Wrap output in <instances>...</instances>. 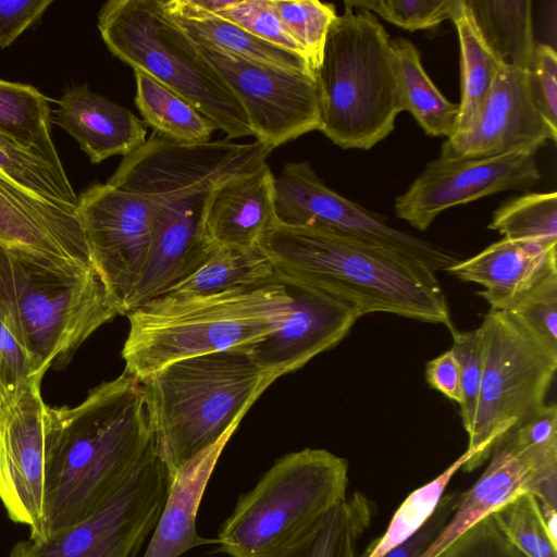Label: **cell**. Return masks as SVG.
<instances>
[{
	"mask_svg": "<svg viewBox=\"0 0 557 557\" xmlns=\"http://www.w3.org/2000/svg\"><path fill=\"white\" fill-rule=\"evenodd\" d=\"M69 133L92 163L128 156L146 143V124L131 110L85 85L69 87L52 122Z\"/></svg>",
	"mask_w": 557,
	"mask_h": 557,
	"instance_id": "cell-22",
	"label": "cell"
},
{
	"mask_svg": "<svg viewBox=\"0 0 557 557\" xmlns=\"http://www.w3.org/2000/svg\"><path fill=\"white\" fill-rule=\"evenodd\" d=\"M45 373L0 320V404L13 397L29 380Z\"/></svg>",
	"mask_w": 557,
	"mask_h": 557,
	"instance_id": "cell-43",
	"label": "cell"
},
{
	"mask_svg": "<svg viewBox=\"0 0 557 557\" xmlns=\"http://www.w3.org/2000/svg\"><path fill=\"white\" fill-rule=\"evenodd\" d=\"M121 314L94 267H65L0 245V320L40 370L64 368Z\"/></svg>",
	"mask_w": 557,
	"mask_h": 557,
	"instance_id": "cell-5",
	"label": "cell"
},
{
	"mask_svg": "<svg viewBox=\"0 0 557 557\" xmlns=\"http://www.w3.org/2000/svg\"><path fill=\"white\" fill-rule=\"evenodd\" d=\"M275 277L290 296L289 311L272 334L247 351L273 381L335 347L361 318L354 307L325 292Z\"/></svg>",
	"mask_w": 557,
	"mask_h": 557,
	"instance_id": "cell-18",
	"label": "cell"
},
{
	"mask_svg": "<svg viewBox=\"0 0 557 557\" xmlns=\"http://www.w3.org/2000/svg\"><path fill=\"white\" fill-rule=\"evenodd\" d=\"M190 40L240 103L256 140L275 149L320 129L318 89L312 74L257 63Z\"/></svg>",
	"mask_w": 557,
	"mask_h": 557,
	"instance_id": "cell-12",
	"label": "cell"
},
{
	"mask_svg": "<svg viewBox=\"0 0 557 557\" xmlns=\"http://www.w3.org/2000/svg\"><path fill=\"white\" fill-rule=\"evenodd\" d=\"M474 456L475 450L467 449L438 476L413 491L398 507L385 533L360 557H383L412 536L432 516L454 474Z\"/></svg>",
	"mask_w": 557,
	"mask_h": 557,
	"instance_id": "cell-34",
	"label": "cell"
},
{
	"mask_svg": "<svg viewBox=\"0 0 557 557\" xmlns=\"http://www.w3.org/2000/svg\"><path fill=\"white\" fill-rule=\"evenodd\" d=\"M401 112L411 113L423 132L449 138L457 131L458 103L449 101L431 81L419 50L406 38L391 39Z\"/></svg>",
	"mask_w": 557,
	"mask_h": 557,
	"instance_id": "cell-25",
	"label": "cell"
},
{
	"mask_svg": "<svg viewBox=\"0 0 557 557\" xmlns=\"http://www.w3.org/2000/svg\"><path fill=\"white\" fill-rule=\"evenodd\" d=\"M190 2L206 12L216 13L228 7L233 0H190Z\"/></svg>",
	"mask_w": 557,
	"mask_h": 557,
	"instance_id": "cell-48",
	"label": "cell"
},
{
	"mask_svg": "<svg viewBox=\"0 0 557 557\" xmlns=\"http://www.w3.org/2000/svg\"><path fill=\"white\" fill-rule=\"evenodd\" d=\"M273 382L242 350L175 361L143 381L156 449L171 475L212 450H223Z\"/></svg>",
	"mask_w": 557,
	"mask_h": 557,
	"instance_id": "cell-4",
	"label": "cell"
},
{
	"mask_svg": "<svg viewBox=\"0 0 557 557\" xmlns=\"http://www.w3.org/2000/svg\"><path fill=\"white\" fill-rule=\"evenodd\" d=\"M161 2L165 14L193 40L257 63L314 76L301 55L264 41L225 18L201 10L190 0Z\"/></svg>",
	"mask_w": 557,
	"mask_h": 557,
	"instance_id": "cell-24",
	"label": "cell"
},
{
	"mask_svg": "<svg viewBox=\"0 0 557 557\" xmlns=\"http://www.w3.org/2000/svg\"><path fill=\"white\" fill-rule=\"evenodd\" d=\"M0 245L59 265L94 267L76 209L39 197L1 174Z\"/></svg>",
	"mask_w": 557,
	"mask_h": 557,
	"instance_id": "cell-19",
	"label": "cell"
},
{
	"mask_svg": "<svg viewBox=\"0 0 557 557\" xmlns=\"http://www.w3.org/2000/svg\"><path fill=\"white\" fill-rule=\"evenodd\" d=\"M535 150H518L490 158L440 157L426 163L394 202L396 215L426 231L447 209L505 190H523L541 181Z\"/></svg>",
	"mask_w": 557,
	"mask_h": 557,
	"instance_id": "cell-14",
	"label": "cell"
},
{
	"mask_svg": "<svg viewBox=\"0 0 557 557\" xmlns=\"http://www.w3.org/2000/svg\"><path fill=\"white\" fill-rule=\"evenodd\" d=\"M289 304L290 296L276 277L211 294H162L126 313L124 371L143 382L183 359L247 352L278 327Z\"/></svg>",
	"mask_w": 557,
	"mask_h": 557,
	"instance_id": "cell-3",
	"label": "cell"
},
{
	"mask_svg": "<svg viewBox=\"0 0 557 557\" xmlns=\"http://www.w3.org/2000/svg\"><path fill=\"white\" fill-rule=\"evenodd\" d=\"M320 129L343 149L369 150L401 112L391 38L377 17L344 1L314 73Z\"/></svg>",
	"mask_w": 557,
	"mask_h": 557,
	"instance_id": "cell-6",
	"label": "cell"
},
{
	"mask_svg": "<svg viewBox=\"0 0 557 557\" xmlns=\"http://www.w3.org/2000/svg\"><path fill=\"white\" fill-rule=\"evenodd\" d=\"M110 52L177 94L226 139L253 136L240 103L187 35L165 14L161 0H110L98 12Z\"/></svg>",
	"mask_w": 557,
	"mask_h": 557,
	"instance_id": "cell-8",
	"label": "cell"
},
{
	"mask_svg": "<svg viewBox=\"0 0 557 557\" xmlns=\"http://www.w3.org/2000/svg\"><path fill=\"white\" fill-rule=\"evenodd\" d=\"M274 174L268 163L216 185L209 197L205 232L212 247L255 248L276 221Z\"/></svg>",
	"mask_w": 557,
	"mask_h": 557,
	"instance_id": "cell-21",
	"label": "cell"
},
{
	"mask_svg": "<svg viewBox=\"0 0 557 557\" xmlns=\"http://www.w3.org/2000/svg\"><path fill=\"white\" fill-rule=\"evenodd\" d=\"M49 99L28 84L0 79V135L65 172L51 136Z\"/></svg>",
	"mask_w": 557,
	"mask_h": 557,
	"instance_id": "cell-27",
	"label": "cell"
},
{
	"mask_svg": "<svg viewBox=\"0 0 557 557\" xmlns=\"http://www.w3.org/2000/svg\"><path fill=\"white\" fill-rule=\"evenodd\" d=\"M505 238L557 245V193H529L507 198L487 226Z\"/></svg>",
	"mask_w": 557,
	"mask_h": 557,
	"instance_id": "cell-32",
	"label": "cell"
},
{
	"mask_svg": "<svg viewBox=\"0 0 557 557\" xmlns=\"http://www.w3.org/2000/svg\"><path fill=\"white\" fill-rule=\"evenodd\" d=\"M274 278V267L258 247H212L202 263L190 275L163 294H211L262 284Z\"/></svg>",
	"mask_w": 557,
	"mask_h": 557,
	"instance_id": "cell-30",
	"label": "cell"
},
{
	"mask_svg": "<svg viewBox=\"0 0 557 557\" xmlns=\"http://www.w3.org/2000/svg\"><path fill=\"white\" fill-rule=\"evenodd\" d=\"M221 453L212 450L172 475L165 506L144 557H180L194 547L218 543L197 533L196 520Z\"/></svg>",
	"mask_w": 557,
	"mask_h": 557,
	"instance_id": "cell-23",
	"label": "cell"
},
{
	"mask_svg": "<svg viewBox=\"0 0 557 557\" xmlns=\"http://www.w3.org/2000/svg\"><path fill=\"white\" fill-rule=\"evenodd\" d=\"M506 311L540 343L557 352V273L529 289Z\"/></svg>",
	"mask_w": 557,
	"mask_h": 557,
	"instance_id": "cell-37",
	"label": "cell"
},
{
	"mask_svg": "<svg viewBox=\"0 0 557 557\" xmlns=\"http://www.w3.org/2000/svg\"><path fill=\"white\" fill-rule=\"evenodd\" d=\"M52 3L53 0L0 1V48L11 46Z\"/></svg>",
	"mask_w": 557,
	"mask_h": 557,
	"instance_id": "cell-44",
	"label": "cell"
},
{
	"mask_svg": "<svg viewBox=\"0 0 557 557\" xmlns=\"http://www.w3.org/2000/svg\"><path fill=\"white\" fill-rule=\"evenodd\" d=\"M212 14L240 26L264 41L306 59L302 48L278 17L271 0H233L228 7Z\"/></svg>",
	"mask_w": 557,
	"mask_h": 557,
	"instance_id": "cell-39",
	"label": "cell"
},
{
	"mask_svg": "<svg viewBox=\"0 0 557 557\" xmlns=\"http://www.w3.org/2000/svg\"><path fill=\"white\" fill-rule=\"evenodd\" d=\"M451 335L450 350L457 358L461 372L460 416L463 428L469 434L474 424L483 379V346L476 329L465 332L456 331Z\"/></svg>",
	"mask_w": 557,
	"mask_h": 557,
	"instance_id": "cell-40",
	"label": "cell"
},
{
	"mask_svg": "<svg viewBox=\"0 0 557 557\" xmlns=\"http://www.w3.org/2000/svg\"><path fill=\"white\" fill-rule=\"evenodd\" d=\"M528 79L537 110L549 126L557 131V54L552 46L535 45Z\"/></svg>",
	"mask_w": 557,
	"mask_h": 557,
	"instance_id": "cell-42",
	"label": "cell"
},
{
	"mask_svg": "<svg viewBox=\"0 0 557 557\" xmlns=\"http://www.w3.org/2000/svg\"><path fill=\"white\" fill-rule=\"evenodd\" d=\"M0 174L39 197L77 209L78 196L65 172L2 135Z\"/></svg>",
	"mask_w": 557,
	"mask_h": 557,
	"instance_id": "cell-33",
	"label": "cell"
},
{
	"mask_svg": "<svg viewBox=\"0 0 557 557\" xmlns=\"http://www.w3.org/2000/svg\"><path fill=\"white\" fill-rule=\"evenodd\" d=\"M348 461L321 448L289 453L243 494L218 534L231 557H275L347 495Z\"/></svg>",
	"mask_w": 557,
	"mask_h": 557,
	"instance_id": "cell-7",
	"label": "cell"
},
{
	"mask_svg": "<svg viewBox=\"0 0 557 557\" xmlns=\"http://www.w3.org/2000/svg\"><path fill=\"white\" fill-rule=\"evenodd\" d=\"M449 20L457 29L460 49V102L456 131L459 133L472 123L506 63L484 39L466 0H456Z\"/></svg>",
	"mask_w": 557,
	"mask_h": 557,
	"instance_id": "cell-26",
	"label": "cell"
},
{
	"mask_svg": "<svg viewBox=\"0 0 557 557\" xmlns=\"http://www.w3.org/2000/svg\"><path fill=\"white\" fill-rule=\"evenodd\" d=\"M539 500V499H537ZM539 506L541 509L543 522L546 529V532L553 542L557 546V508L550 505L541 503L539 500Z\"/></svg>",
	"mask_w": 557,
	"mask_h": 557,
	"instance_id": "cell-47",
	"label": "cell"
},
{
	"mask_svg": "<svg viewBox=\"0 0 557 557\" xmlns=\"http://www.w3.org/2000/svg\"><path fill=\"white\" fill-rule=\"evenodd\" d=\"M491 516L527 557H557V546L546 532L539 500L533 494L523 492L512 496Z\"/></svg>",
	"mask_w": 557,
	"mask_h": 557,
	"instance_id": "cell-35",
	"label": "cell"
},
{
	"mask_svg": "<svg viewBox=\"0 0 557 557\" xmlns=\"http://www.w3.org/2000/svg\"><path fill=\"white\" fill-rule=\"evenodd\" d=\"M171 480L154 445L99 511L47 539L20 541L8 557H137L161 517Z\"/></svg>",
	"mask_w": 557,
	"mask_h": 557,
	"instance_id": "cell-10",
	"label": "cell"
},
{
	"mask_svg": "<svg viewBox=\"0 0 557 557\" xmlns=\"http://www.w3.org/2000/svg\"><path fill=\"white\" fill-rule=\"evenodd\" d=\"M460 494L443 495L432 516L407 541L394 547L383 557H419L449 521Z\"/></svg>",
	"mask_w": 557,
	"mask_h": 557,
	"instance_id": "cell-45",
	"label": "cell"
},
{
	"mask_svg": "<svg viewBox=\"0 0 557 557\" xmlns=\"http://www.w3.org/2000/svg\"><path fill=\"white\" fill-rule=\"evenodd\" d=\"M276 220L293 226L324 227L370 242L447 271L461 259L454 251L395 228L382 215L330 188L307 161L288 162L274 176Z\"/></svg>",
	"mask_w": 557,
	"mask_h": 557,
	"instance_id": "cell-11",
	"label": "cell"
},
{
	"mask_svg": "<svg viewBox=\"0 0 557 557\" xmlns=\"http://www.w3.org/2000/svg\"><path fill=\"white\" fill-rule=\"evenodd\" d=\"M44 375L29 380L0 404V500L29 539H44L45 406Z\"/></svg>",
	"mask_w": 557,
	"mask_h": 557,
	"instance_id": "cell-15",
	"label": "cell"
},
{
	"mask_svg": "<svg viewBox=\"0 0 557 557\" xmlns=\"http://www.w3.org/2000/svg\"><path fill=\"white\" fill-rule=\"evenodd\" d=\"M556 139L557 131L533 101L528 69L505 64L472 123L443 143L441 156L469 159L537 151L547 140Z\"/></svg>",
	"mask_w": 557,
	"mask_h": 557,
	"instance_id": "cell-17",
	"label": "cell"
},
{
	"mask_svg": "<svg viewBox=\"0 0 557 557\" xmlns=\"http://www.w3.org/2000/svg\"><path fill=\"white\" fill-rule=\"evenodd\" d=\"M407 30L437 27L450 18L456 0H346Z\"/></svg>",
	"mask_w": 557,
	"mask_h": 557,
	"instance_id": "cell-38",
	"label": "cell"
},
{
	"mask_svg": "<svg viewBox=\"0 0 557 557\" xmlns=\"http://www.w3.org/2000/svg\"><path fill=\"white\" fill-rule=\"evenodd\" d=\"M488 46L506 63L529 69L535 40L529 0H466Z\"/></svg>",
	"mask_w": 557,
	"mask_h": 557,
	"instance_id": "cell-31",
	"label": "cell"
},
{
	"mask_svg": "<svg viewBox=\"0 0 557 557\" xmlns=\"http://www.w3.org/2000/svg\"><path fill=\"white\" fill-rule=\"evenodd\" d=\"M425 380L432 388L460 405L462 399L460 366L450 349L426 363Z\"/></svg>",
	"mask_w": 557,
	"mask_h": 557,
	"instance_id": "cell-46",
	"label": "cell"
},
{
	"mask_svg": "<svg viewBox=\"0 0 557 557\" xmlns=\"http://www.w3.org/2000/svg\"><path fill=\"white\" fill-rule=\"evenodd\" d=\"M44 539L104 507L154 440L143 383L125 371L74 407L45 406Z\"/></svg>",
	"mask_w": 557,
	"mask_h": 557,
	"instance_id": "cell-1",
	"label": "cell"
},
{
	"mask_svg": "<svg viewBox=\"0 0 557 557\" xmlns=\"http://www.w3.org/2000/svg\"><path fill=\"white\" fill-rule=\"evenodd\" d=\"M258 248L277 276L325 292L361 317L385 312L458 331L435 272L400 253L330 228L277 220Z\"/></svg>",
	"mask_w": 557,
	"mask_h": 557,
	"instance_id": "cell-2",
	"label": "cell"
},
{
	"mask_svg": "<svg viewBox=\"0 0 557 557\" xmlns=\"http://www.w3.org/2000/svg\"><path fill=\"white\" fill-rule=\"evenodd\" d=\"M76 213L92 265L126 314L149 256L154 203L108 182L95 183L78 197Z\"/></svg>",
	"mask_w": 557,
	"mask_h": 557,
	"instance_id": "cell-13",
	"label": "cell"
},
{
	"mask_svg": "<svg viewBox=\"0 0 557 557\" xmlns=\"http://www.w3.org/2000/svg\"><path fill=\"white\" fill-rule=\"evenodd\" d=\"M436 557H527L504 534L494 518L481 519Z\"/></svg>",
	"mask_w": 557,
	"mask_h": 557,
	"instance_id": "cell-41",
	"label": "cell"
},
{
	"mask_svg": "<svg viewBox=\"0 0 557 557\" xmlns=\"http://www.w3.org/2000/svg\"><path fill=\"white\" fill-rule=\"evenodd\" d=\"M484 371L476 416L468 434L475 456L462 470L481 466L496 441L545 404L557 370V352L527 331L508 311L490 309L476 329Z\"/></svg>",
	"mask_w": 557,
	"mask_h": 557,
	"instance_id": "cell-9",
	"label": "cell"
},
{
	"mask_svg": "<svg viewBox=\"0 0 557 557\" xmlns=\"http://www.w3.org/2000/svg\"><path fill=\"white\" fill-rule=\"evenodd\" d=\"M446 272L483 286L478 295L491 309L507 310L529 289L557 273V245L503 237Z\"/></svg>",
	"mask_w": 557,
	"mask_h": 557,
	"instance_id": "cell-20",
	"label": "cell"
},
{
	"mask_svg": "<svg viewBox=\"0 0 557 557\" xmlns=\"http://www.w3.org/2000/svg\"><path fill=\"white\" fill-rule=\"evenodd\" d=\"M374 506L361 492L346 495L299 541L275 557H359Z\"/></svg>",
	"mask_w": 557,
	"mask_h": 557,
	"instance_id": "cell-28",
	"label": "cell"
},
{
	"mask_svg": "<svg viewBox=\"0 0 557 557\" xmlns=\"http://www.w3.org/2000/svg\"><path fill=\"white\" fill-rule=\"evenodd\" d=\"M278 17L302 48L314 74L320 66L331 25L337 17L333 3L319 0H271Z\"/></svg>",
	"mask_w": 557,
	"mask_h": 557,
	"instance_id": "cell-36",
	"label": "cell"
},
{
	"mask_svg": "<svg viewBox=\"0 0 557 557\" xmlns=\"http://www.w3.org/2000/svg\"><path fill=\"white\" fill-rule=\"evenodd\" d=\"M134 77L135 104L153 132L186 144L211 140L218 129L194 106L143 71H134Z\"/></svg>",
	"mask_w": 557,
	"mask_h": 557,
	"instance_id": "cell-29",
	"label": "cell"
},
{
	"mask_svg": "<svg viewBox=\"0 0 557 557\" xmlns=\"http://www.w3.org/2000/svg\"><path fill=\"white\" fill-rule=\"evenodd\" d=\"M219 184L176 187L144 196L154 203L152 239L126 313L165 293L202 263L212 248L205 232L206 208Z\"/></svg>",
	"mask_w": 557,
	"mask_h": 557,
	"instance_id": "cell-16",
	"label": "cell"
}]
</instances>
